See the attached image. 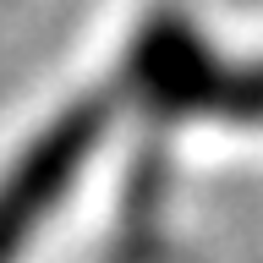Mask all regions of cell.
<instances>
[{
  "instance_id": "cell-1",
  "label": "cell",
  "mask_w": 263,
  "mask_h": 263,
  "mask_svg": "<svg viewBox=\"0 0 263 263\" xmlns=\"http://www.w3.org/2000/svg\"><path fill=\"white\" fill-rule=\"evenodd\" d=\"M104 126H110V110H104V104H77V110L61 115V121L11 164V176L0 181V263H11L16 252H22V241L39 230V219L66 197L77 164L93 154Z\"/></svg>"
},
{
  "instance_id": "cell-2",
  "label": "cell",
  "mask_w": 263,
  "mask_h": 263,
  "mask_svg": "<svg viewBox=\"0 0 263 263\" xmlns=\"http://www.w3.org/2000/svg\"><path fill=\"white\" fill-rule=\"evenodd\" d=\"M170 93L186 110H214L230 121H263V66H236V71H181L170 82Z\"/></svg>"
}]
</instances>
